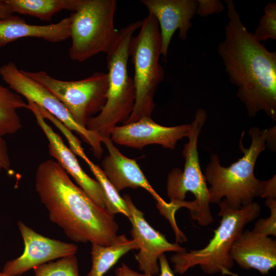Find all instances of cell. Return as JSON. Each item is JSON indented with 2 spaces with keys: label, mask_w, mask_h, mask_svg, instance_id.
I'll return each instance as SVG.
<instances>
[{
  "label": "cell",
  "mask_w": 276,
  "mask_h": 276,
  "mask_svg": "<svg viewBox=\"0 0 276 276\" xmlns=\"http://www.w3.org/2000/svg\"><path fill=\"white\" fill-rule=\"evenodd\" d=\"M228 22L217 51L237 96L248 114L264 112L276 120V52L256 40L241 21L232 0H225Z\"/></svg>",
  "instance_id": "cell-1"
},
{
  "label": "cell",
  "mask_w": 276,
  "mask_h": 276,
  "mask_svg": "<svg viewBox=\"0 0 276 276\" xmlns=\"http://www.w3.org/2000/svg\"><path fill=\"white\" fill-rule=\"evenodd\" d=\"M35 187L51 221L71 240L108 246L117 239L119 226L114 215L76 185L56 160L49 159L39 165Z\"/></svg>",
  "instance_id": "cell-2"
},
{
  "label": "cell",
  "mask_w": 276,
  "mask_h": 276,
  "mask_svg": "<svg viewBox=\"0 0 276 276\" xmlns=\"http://www.w3.org/2000/svg\"><path fill=\"white\" fill-rule=\"evenodd\" d=\"M248 133L251 139L249 147L243 146V131L239 148L243 155L228 167L220 164L217 154L211 155L204 174L210 186L208 188L211 203L219 204L222 200L231 209L239 210L254 202L255 198L262 197L266 181L257 179L254 169L259 155L267 146L275 148V126L268 129L253 127Z\"/></svg>",
  "instance_id": "cell-3"
},
{
  "label": "cell",
  "mask_w": 276,
  "mask_h": 276,
  "mask_svg": "<svg viewBox=\"0 0 276 276\" xmlns=\"http://www.w3.org/2000/svg\"><path fill=\"white\" fill-rule=\"evenodd\" d=\"M220 224L214 236L203 248L176 252L170 257L174 271L184 274L189 269L199 266L205 273L233 275L230 270L234 261L231 255L232 246L244 227L259 215L261 207L256 202L239 210L229 208L223 201L219 204Z\"/></svg>",
  "instance_id": "cell-4"
},
{
  "label": "cell",
  "mask_w": 276,
  "mask_h": 276,
  "mask_svg": "<svg viewBox=\"0 0 276 276\" xmlns=\"http://www.w3.org/2000/svg\"><path fill=\"white\" fill-rule=\"evenodd\" d=\"M161 49L157 21L148 13L142 20L139 33L132 37L129 44L134 70L135 101L131 114L123 125L151 117L155 107V93L164 77L163 67L159 62Z\"/></svg>",
  "instance_id": "cell-5"
},
{
  "label": "cell",
  "mask_w": 276,
  "mask_h": 276,
  "mask_svg": "<svg viewBox=\"0 0 276 276\" xmlns=\"http://www.w3.org/2000/svg\"><path fill=\"white\" fill-rule=\"evenodd\" d=\"M206 117L204 109L200 108L196 111L191 124L188 142L182 151L185 160L184 169L172 170L168 174L167 182L171 215L174 216L176 212L182 208L186 194L190 192L195 197L190 201L189 210L191 216L201 226H207L214 221L210 210L209 188L201 169L197 148L198 137Z\"/></svg>",
  "instance_id": "cell-6"
},
{
  "label": "cell",
  "mask_w": 276,
  "mask_h": 276,
  "mask_svg": "<svg viewBox=\"0 0 276 276\" xmlns=\"http://www.w3.org/2000/svg\"><path fill=\"white\" fill-rule=\"evenodd\" d=\"M117 9L116 0H82L78 10L70 14L71 60L83 62L110 50L118 33L114 21Z\"/></svg>",
  "instance_id": "cell-7"
},
{
  "label": "cell",
  "mask_w": 276,
  "mask_h": 276,
  "mask_svg": "<svg viewBox=\"0 0 276 276\" xmlns=\"http://www.w3.org/2000/svg\"><path fill=\"white\" fill-rule=\"evenodd\" d=\"M21 71L53 94L82 127H86L88 120L99 113L105 104L108 90L107 73L95 72L82 80L65 81L54 78L42 71Z\"/></svg>",
  "instance_id": "cell-8"
},
{
  "label": "cell",
  "mask_w": 276,
  "mask_h": 276,
  "mask_svg": "<svg viewBox=\"0 0 276 276\" xmlns=\"http://www.w3.org/2000/svg\"><path fill=\"white\" fill-rule=\"evenodd\" d=\"M142 20L129 24L118 30L116 40L106 53L108 90L105 114L113 119L128 116L135 101V87L128 73L129 44L134 33L140 29Z\"/></svg>",
  "instance_id": "cell-9"
},
{
  "label": "cell",
  "mask_w": 276,
  "mask_h": 276,
  "mask_svg": "<svg viewBox=\"0 0 276 276\" xmlns=\"http://www.w3.org/2000/svg\"><path fill=\"white\" fill-rule=\"evenodd\" d=\"M0 75L10 89L50 113L71 131L78 134L88 144L97 158L103 153L101 137L95 131L79 125L63 104L48 89L24 74L16 64L9 62L0 67Z\"/></svg>",
  "instance_id": "cell-10"
},
{
  "label": "cell",
  "mask_w": 276,
  "mask_h": 276,
  "mask_svg": "<svg viewBox=\"0 0 276 276\" xmlns=\"http://www.w3.org/2000/svg\"><path fill=\"white\" fill-rule=\"evenodd\" d=\"M18 227L24 243L23 253L5 264L1 273L4 276H19L31 269L53 260L75 255L78 246L42 236L22 222Z\"/></svg>",
  "instance_id": "cell-11"
},
{
  "label": "cell",
  "mask_w": 276,
  "mask_h": 276,
  "mask_svg": "<svg viewBox=\"0 0 276 276\" xmlns=\"http://www.w3.org/2000/svg\"><path fill=\"white\" fill-rule=\"evenodd\" d=\"M127 205L132 224V239L139 246V252L135 255L140 270L152 276L159 272L158 260L167 251L183 252L185 248L178 243H172L165 236L153 228L144 218V213L133 203L131 197L125 194L123 197Z\"/></svg>",
  "instance_id": "cell-12"
},
{
  "label": "cell",
  "mask_w": 276,
  "mask_h": 276,
  "mask_svg": "<svg viewBox=\"0 0 276 276\" xmlns=\"http://www.w3.org/2000/svg\"><path fill=\"white\" fill-rule=\"evenodd\" d=\"M190 129L191 124L167 127L156 123L151 117H146L116 126L110 139L113 143L132 148L157 144L173 150L178 141L188 137Z\"/></svg>",
  "instance_id": "cell-13"
},
{
  "label": "cell",
  "mask_w": 276,
  "mask_h": 276,
  "mask_svg": "<svg viewBox=\"0 0 276 276\" xmlns=\"http://www.w3.org/2000/svg\"><path fill=\"white\" fill-rule=\"evenodd\" d=\"M28 109L49 141L51 156L70 175L78 186L98 205L106 208V198L100 183L87 175L80 166L75 154L63 142L61 137L47 123L34 103L28 101Z\"/></svg>",
  "instance_id": "cell-14"
},
{
  "label": "cell",
  "mask_w": 276,
  "mask_h": 276,
  "mask_svg": "<svg viewBox=\"0 0 276 276\" xmlns=\"http://www.w3.org/2000/svg\"><path fill=\"white\" fill-rule=\"evenodd\" d=\"M107 150L102 160V170L108 180L120 192L126 188H143L149 193L157 202V208L162 214L170 208L152 188L136 161L123 155L110 138L102 140Z\"/></svg>",
  "instance_id": "cell-15"
},
{
  "label": "cell",
  "mask_w": 276,
  "mask_h": 276,
  "mask_svg": "<svg viewBox=\"0 0 276 276\" xmlns=\"http://www.w3.org/2000/svg\"><path fill=\"white\" fill-rule=\"evenodd\" d=\"M141 3L156 19L160 31L161 55L166 60L168 49L174 33L186 40L192 24L191 21L198 5L195 0H142Z\"/></svg>",
  "instance_id": "cell-16"
},
{
  "label": "cell",
  "mask_w": 276,
  "mask_h": 276,
  "mask_svg": "<svg viewBox=\"0 0 276 276\" xmlns=\"http://www.w3.org/2000/svg\"><path fill=\"white\" fill-rule=\"evenodd\" d=\"M231 255L241 268L266 274L276 266V241L252 231H243L233 243Z\"/></svg>",
  "instance_id": "cell-17"
},
{
  "label": "cell",
  "mask_w": 276,
  "mask_h": 276,
  "mask_svg": "<svg viewBox=\"0 0 276 276\" xmlns=\"http://www.w3.org/2000/svg\"><path fill=\"white\" fill-rule=\"evenodd\" d=\"M71 15L56 24L47 25H30L21 17L13 15L0 20V47L25 37L43 39L58 42L70 37Z\"/></svg>",
  "instance_id": "cell-18"
},
{
  "label": "cell",
  "mask_w": 276,
  "mask_h": 276,
  "mask_svg": "<svg viewBox=\"0 0 276 276\" xmlns=\"http://www.w3.org/2000/svg\"><path fill=\"white\" fill-rule=\"evenodd\" d=\"M133 249H139L137 243L125 235L118 236L110 245L91 244L92 264L87 276H104L122 257Z\"/></svg>",
  "instance_id": "cell-19"
},
{
  "label": "cell",
  "mask_w": 276,
  "mask_h": 276,
  "mask_svg": "<svg viewBox=\"0 0 276 276\" xmlns=\"http://www.w3.org/2000/svg\"><path fill=\"white\" fill-rule=\"evenodd\" d=\"M13 13L35 17L50 21L61 10L76 11L82 0H3Z\"/></svg>",
  "instance_id": "cell-20"
},
{
  "label": "cell",
  "mask_w": 276,
  "mask_h": 276,
  "mask_svg": "<svg viewBox=\"0 0 276 276\" xmlns=\"http://www.w3.org/2000/svg\"><path fill=\"white\" fill-rule=\"evenodd\" d=\"M22 108L28 109V103L0 83V136L14 134L21 128L18 110Z\"/></svg>",
  "instance_id": "cell-21"
},
{
  "label": "cell",
  "mask_w": 276,
  "mask_h": 276,
  "mask_svg": "<svg viewBox=\"0 0 276 276\" xmlns=\"http://www.w3.org/2000/svg\"><path fill=\"white\" fill-rule=\"evenodd\" d=\"M81 158L88 165L103 188L106 198V209L113 215L120 213L128 218L129 213L125 200L108 180L101 168L93 163L85 154Z\"/></svg>",
  "instance_id": "cell-22"
},
{
  "label": "cell",
  "mask_w": 276,
  "mask_h": 276,
  "mask_svg": "<svg viewBox=\"0 0 276 276\" xmlns=\"http://www.w3.org/2000/svg\"><path fill=\"white\" fill-rule=\"evenodd\" d=\"M35 276H80L77 259L75 255L64 257L33 268Z\"/></svg>",
  "instance_id": "cell-23"
},
{
  "label": "cell",
  "mask_w": 276,
  "mask_h": 276,
  "mask_svg": "<svg viewBox=\"0 0 276 276\" xmlns=\"http://www.w3.org/2000/svg\"><path fill=\"white\" fill-rule=\"evenodd\" d=\"M253 36L259 42L268 39H276V3H268L264 7V14L261 16Z\"/></svg>",
  "instance_id": "cell-24"
},
{
  "label": "cell",
  "mask_w": 276,
  "mask_h": 276,
  "mask_svg": "<svg viewBox=\"0 0 276 276\" xmlns=\"http://www.w3.org/2000/svg\"><path fill=\"white\" fill-rule=\"evenodd\" d=\"M265 205L270 210V216L261 218L255 223L253 232L269 236H276V199H266Z\"/></svg>",
  "instance_id": "cell-25"
},
{
  "label": "cell",
  "mask_w": 276,
  "mask_h": 276,
  "mask_svg": "<svg viewBox=\"0 0 276 276\" xmlns=\"http://www.w3.org/2000/svg\"><path fill=\"white\" fill-rule=\"evenodd\" d=\"M197 15L204 17L213 13H219L224 9L223 3L218 0H197Z\"/></svg>",
  "instance_id": "cell-26"
},
{
  "label": "cell",
  "mask_w": 276,
  "mask_h": 276,
  "mask_svg": "<svg viewBox=\"0 0 276 276\" xmlns=\"http://www.w3.org/2000/svg\"><path fill=\"white\" fill-rule=\"evenodd\" d=\"M0 168L5 170H9L11 168L8 148L5 141L1 136H0Z\"/></svg>",
  "instance_id": "cell-27"
},
{
  "label": "cell",
  "mask_w": 276,
  "mask_h": 276,
  "mask_svg": "<svg viewBox=\"0 0 276 276\" xmlns=\"http://www.w3.org/2000/svg\"><path fill=\"white\" fill-rule=\"evenodd\" d=\"M261 198L276 199L275 175L270 179L266 180L264 192Z\"/></svg>",
  "instance_id": "cell-28"
},
{
  "label": "cell",
  "mask_w": 276,
  "mask_h": 276,
  "mask_svg": "<svg viewBox=\"0 0 276 276\" xmlns=\"http://www.w3.org/2000/svg\"><path fill=\"white\" fill-rule=\"evenodd\" d=\"M158 260L159 264V276H175L170 267L168 261L165 254L159 257Z\"/></svg>",
  "instance_id": "cell-29"
},
{
  "label": "cell",
  "mask_w": 276,
  "mask_h": 276,
  "mask_svg": "<svg viewBox=\"0 0 276 276\" xmlns=\"http://www.w3.org/2000/svg\"><path fill=\"white\" fill-rule=\"evenodd\" d=\"M9 7L4 2L0 1V20L8 18L13 15Z\"/></svg>",
  "instance_id": "cell-30"
},
{
  "label": "cell",
  "mask_w": 276,
  "mask_h": 276,
  "mask_svg": "<svg viewBox=\"0 0 276 276\" xmlns=\"http://www.w3.org/2000/svg\"><path fill=\"white\" fill-rule=\"evenodd\" d=\"M121 266L122 267L126 276H152L147 273H140L135 271L132 270L125 264H122Z\"/></svg>",
  "instance_id": "cell-31"
},
{
  "label": "cell",
  "mask_w": 276,
  "mask_h": 276,
  "mask_svg": "<svg viewBox=\"0 0 276 276\" xmlns=\"http://www.w3.org/2000/svg\"><path fill=\"white\" fill-rule=\"evenodd\" d=\"M116 276H126L122 266L116 270Z\"/></svg>",
  "instance_id": "cell-32"
},
{
  "label": "cell",
  "mask_w": 276,
  "mask_h": 276,
  "mask_svg": "<svg viewBox=\"0 0 276 276\" xmlns=\"http://www.w3.org/2000/svg\"><path fill=\"white\" fill-rule=\"evenodd\" d=\"M0 276H4L3 274L1 273V272H0Z\"/></svg>",
  "instance_id": "cell-33"
},
{
  "label": "cell",
  "mask_w": 276,
  "mask_h": 276,
  "mask_svg": "<svg viewBox=\"0 0 276 276\" xmlns=\"http://www.w3.org/2000/svg\"><path fill=\"white\" fill-rule=\"evenodd\" d=\"M2 170H3L0 168V172H1Z\"/></svg>",
  "instance_id": "cell-34"
}]
</instances>
